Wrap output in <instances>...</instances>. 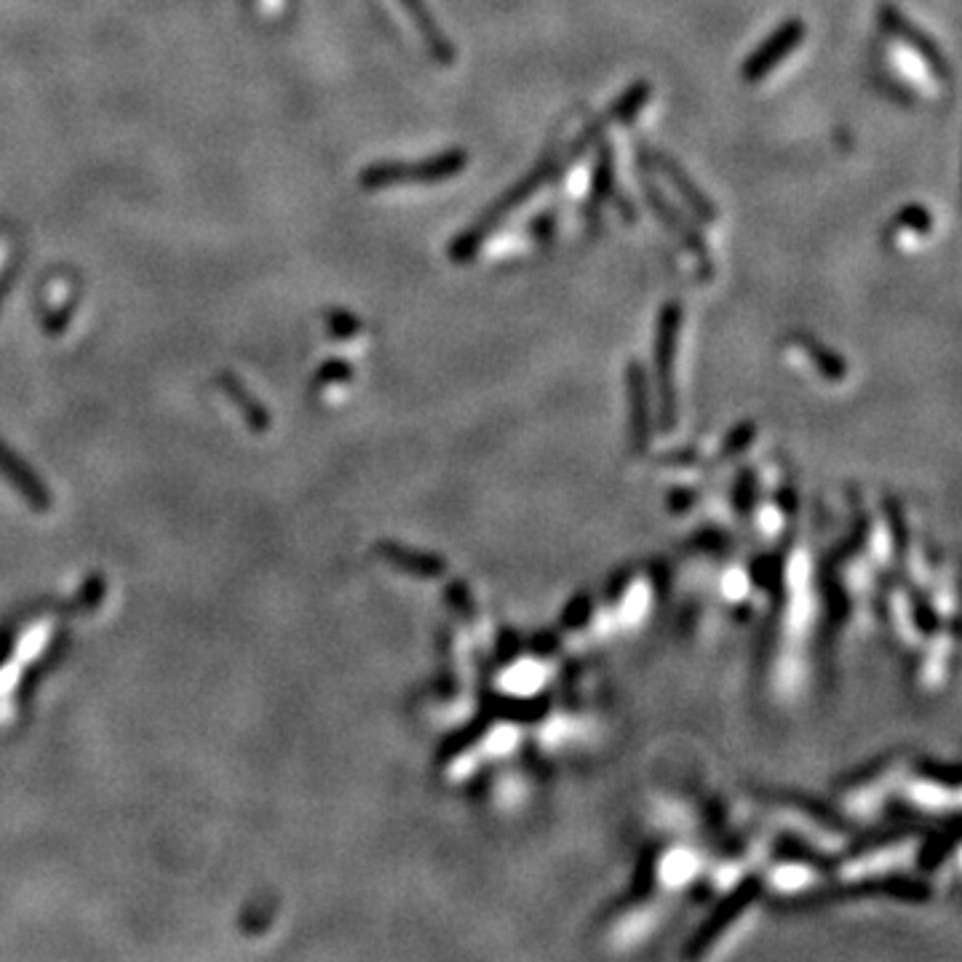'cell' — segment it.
Returning a JSON list of instances; mask_svg holds the SVG:
<instances>
[{"mask_svg":"<svg viewBox=\"0 0 962 962\" xmlns=\"http://www.w3.org/2000/svg\"><path fill=\"white\" fill-rule=\"evenodd\" d=\"M562 172H564L562 158H559L556 153H548L546 158H540V164L532 166L522 180L514 182V185H511V188L498 198V201H495V204H490L484 212H481L479 220L473 222V225H468V228H465L463 233L449 244L447 249L449 260L460 262V265H463V262H471L473 257L479 254L481 246H484V241L492 236V230H498L508 214L516 212L519 206L527 204L538 190L546 188L548 182H554Z\"/></svg>","mask_w":962,"mask_h":962,"instance_id":"cell-1","label":"cell"},{"mask_svg":"<svg viewBox=\"0 0 962 962\" xmlns=\"http://www.w3.org/2000/svg\"><path fill=\"white\" fill-rule=\"evenodd\" d=\"M471 164V155L463 147H452L444 153H436L431 158L420 161H380V164L367 166L361 172V188L380 190L393 188V185H433V182L452 180L457 174L465 172Z\"/></svg>","mask_w":962,"mask_h":962,"instance_id":"cell-2","label":"cell"},{"mask_svg":"<svg viewBox=\"0 0 962 962\" xmlns=\"http://www.w3.org/2000/svg\"><path fill=\"white\" fill-rule=\"evenodd\" d=\"M880 25L890 38H896L898 43H904L906 49H912L914 54L925 62V67L933 73L936 81H949V78H952V67H949V59H946V54L941 51V46H938L922 27L914 25L912 19L906 17L898 6L882 3Z\"/></svg>","mask_w":962,"mask_h":962,"instance_id":"cell-3","label":"cell"},{"mask_svg":"<svg viewBox=\"0 0 962 962\" xmlns=\"http://www.w3.org/2000/svg\"><path fill=\"white\" fill-rule=\"evenodd\" d=\"M642 190H645L647 206L653 209L655 220L661 222L663 228L669 230L671 236L677 238L679 244L685 246L687 252L693 254L695 260H698V265H701V276H711V252H709V244H706V238L701 236V230L695 228L693 222L687 220L685 214L671 204L669 196H666V193H663V190L658 188L650 177H647V172L645 177H642Z\"/></svg>","mask_w":962,"mask_h":962,"instance_id":"cell-4","label":"cell"},{"mask_svg":"<svg viewBox=\"0 0 962 962\" xmlns=\"http://www.w3.org/2000/svg\"><path fill=\"white\" fill-rule=\"evenodd\" d=\"M805 22L799 17H791L786 22L775 27L773 33L767 35L765 41L759 43L757 49L751 51L749 57L743 59L741 78L746 83L762 81L765 75H770L775 67L781 65L783 59L794 54L799 49V43L805 41Z\"/></svg>","mask_w":962,"mask_h":962,"instance_id":"cell-5","label":"cell"},{"mask_svg":"<svg viewBox=\"0 0 962 962\" xmlns=\"http://www.w3.org/2000/svg\"><path fill=\"white\" fill-rule=\"evenodd\" d=\"M682 327V305L677 300L666 302L658 313L655 327V369H658V391H661V412L666 420L674 417V356H677V337Z\"/></svg>","mask_w":962,"mask_h":962,"instance_id":"cell-6","label":"cell"},{"mask_svg":"<svg viewBox=\"0 0 962 962\" xmlns=\"http://www.w3.org/2000/svg\"><path fill=\"white\" fill-rule=\"evenodd\" d=\"M642 158H645V166L650 172L663 174V180H669V185L679 193V198L690 206V212L703 222H717L719 212L717 204L706 196V190L698 188V182L687 174V169L679 164L677 158H671L669 153L663 150H642Z\"/></svg>","mask_w":962,"mask_h":962,"instance_id":"cell-7","label":"cell"},{"mask_svg":"<svg viewBox=\"0 0 962 962\" xmlns=\"http://www.w3.org/2000/svg\"><path fill=\"white\" fill-rule=\"evenodd\" d=\"M596 158L594 169H591V185H588V201H586V220L596 222L604 204H610L618 185H615V153L607 139H599L594 145Z\"/></svg>","mask_w":962,"mask_h":962,"instance_id":"cell-8","label":"cell"},{"mask_svg":"<svg viewBox=\"0 0 962 962\" xmlns=\"http://www.w3.org/2000/svg\"><path fill=\"white\" fill-rule=\"evenodd\" d=\"M399 3L404 6L409 19L415 22L417 33H420V38H423L428 51H431V57L444 67L452 65L457 57L455 46H452V41L444 35V30L436 25V19H433L431 9L425 6V0H399Z\"/></svg>","mask_w":962,"mask_h":962,"instance_id":"cell-9","label":"cell"},{"mask_svg":"<svg viewBox=\"0 0 962 962\" xmlns=\"http://www.w3.org/2000/svg\"><path fill=\"white\" fill-rule=\"evenodd\" d=\"M650 97H653V86H650V81L631 83L620 97L612 99L610 107L604 110V118H607L610 126L612 123H631L636 115L645 110Z\"/></svg>","mask_w":962,"mask_h":962,"instance_id":"cell-10","label":"cell"},{"mask_svg":"<svg viewBox=\"0 0 962 962\" xmlns=\"http://www.w3.org/2000/svg\"><path fill=\"white\" fill-rule=\"evenodd\" d=\"M799 348L813 359V364L821 369V375L834 377V380H840V377L845 375V361L834 351H826L824 345L813 340V337H799Z\"/></svg>","mask_w":962,"mask_h":962,"instance_id":"cell-11","label":"cell"},{"mask_svg":"<svg viewBox=\"0 0 962 962\" xmlns=\"http://www.w3.org/2000/svg\"><path fill=\"white\" fill-rule=\"evenodd\" d=\"M896 225L898 228L912 230L917 236H928L930 230H933V214H930L928 206L906 204L904 209H898Z\"/></svg>","mask_w":962,"mask_h":962,"instance_id":"cell-12","label":"cell"},{"mask_svg":"<svg viewBox=\"0 0 962 962\" xmlns=\"http://www.w3.org/2000/svg\"><path fill=\"white\" fill-rule=\"evenodd\" d=\"M540 679H543V674H540L538 666H532V663H522V666H516V669L511 671V687H514V690H522V693L524 690L538 687Z\"/></svg>","mask_w":962,"mask_h":962,"instance_id":"cell-13","label":"cell"},{"mask_svg":"<svg viewBox=\"0 0 962 962\" xmlns=\"http://www.w3.org/2000/svg\"><path fill=\"white\" fill-rule=\"evenodd\" d=\"M663 872H666V877H669L671 882L687 880V874L693 872V858L687 856V853H674V856L666 861V866H663Z\"/></svg>","mask_w":962,"mask_h":962,"instance_id":"cell-14","label":"cell"},{"mask_svg":"<svg viewBox=\"0 0 962 962\" xmlns=\"http://www.w3.org/2000/svg\"><path fill=\"white\" fill-rule=\"evenodd\" d=\"M554 228H556V217L551 212L540 214L538 220L530 222L532 238H538V241H546V238L554 236Z\"/></svg>","mask_w":962,"mask_h":962,"instance_id":"cell-15","label":"cell"},{"mask_svg":"<svg viewBox=\"0 0 962 962\" xmlns=\"http://www.w3.org/2000/svg\"><path fill=\"white\" fill-rule=\"evenodd\" d=\"M332 329H335L337 335H353V332H359V321L351 316V313H332Z\"/></svg>","mask_w":962,"mask_h":962,"instance_id":"cell-16","label":"cell"}]
</instances>
